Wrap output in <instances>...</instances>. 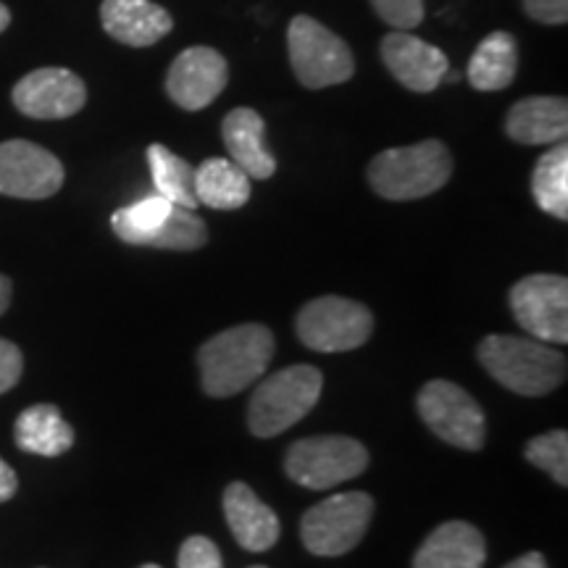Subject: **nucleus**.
<instances>
[{"instance_id":"obj_26","label":"nucleus","mask_w":568,"mask_h":568,"mask_svg":"<svg viewBox=\"0 0 568 568\" xmlns=\"http://www.w3.org/2000/svg\"><path fill=\"white\" fill-rule=\"evenodd\" d=\"M527 460L531 466L550 474L552 481L560 487L568 485V432L552 429L548 435H539L527 443Z\"/></svg>"},{"instance_id":"obj_10","label":"nucleus","mask_w":568,"mask_h":568,"mask_svg":"<svg viewBox=\"0 0 568 568\" xmlns=\"http://www.w3.org/2000/svg\"><path fill=\"white\" fill-rule=\"evenodd\" d=\"M416 406L424 424L447 445L474 453L485 447L487 416L464 387L445 379L426 382Z\"/></svg>"},{"instance_id":"obj_16","label":"nucleus","mask_w":568,"mask_h":568,"mask_svg":"<svg viewBox=\"0 0 568 568\" xmlns=\"http://www.w3.org/2000/svg\"><path fill=\"white\" fill-rule=\"evenodd\" d=\"M103 30L130 48H151L174 30V19L153 0H103Z\"/></svg>"},{"instance_id":"obj_14","label":"nucleus","mask_w":568,"mask_h":568,"mask_svg":"<svg viewBox=\"0 0 568 568\" xmlns=\"http://www.w3.org/2000/svg\"><path fill=\"white\" fill-rule=\"evenodd\" d=\"M230 80L224 55L209 45L187 48L176 55L166 74L169 98L184 111H201L222 95Z\"/></svg>"},{"instance_id":"obj_29","label":"nucleus","mask_w":568,"mask_h":568,"mask_svg":"<svg viewBox=\"0 0 568 568\" xmlns=\"http://www.w3.org/2000/svg\"><path fill=\"white\" fill-rule=\"evenodd\" d=\"M21 372H24V355L9 339H0V395L17 385Z\"/></svg>"},{"instance_id":"obj_22","label":"nucleus","mask_w":568,"mask_h":568,"mask_svg":"<svg viewBox=\"0 0 568 568\" xmlns=\"http://www.w3.org/2000/svg\"><path fill=\"white\" fill-rule=\"evenodd\" d=\"M197 203L216 211H237L251 201V176L232 159H209L195 169Z\"/></svg>"},{"instance_id":"obj_25","label":"nucleus","mask_w":568,"mask_h":568,"mask_svg":"<svg viewBox=\"0 0 568 568\" xmlns=\"http://www.w3.org/2000/svg\"><path fill=\"white\" fill-rule=\"evenodd\" d=\"M531 195L535 203L548 216H556L560 222L568 219V148L566 140L556 142L542 159L537 161L531 172Z\"/></svg>"},{"instance_id":"obj_12","label":"nucleus","mask_w":568,"mask_h":568,"mask_svg":"<svg viewBox=\"0 0 568 568\" xmlns=\"http://www.w3.org/2000/svg\"><path fill=\"white\" fill-rule=\"evenodd\" d=\"M63 184V163L30 140L0 142V195L45 201Z\"/></svg>"},{"instance_id":"obj_32","label":"nucleus","mask_w":568,"mask_h":568,"mask_svg":"<svg viewBox=\"0 0 568 568\" xmlns=\"http://www.w3.org/2000/svg\"><path fill=\"white\" fill-rule=\"evenodd\" d=\"M506 568H548V560H545L542 552H527V556L510 560Z\"/></svg>"},{"instance_id":"obj_1","label":"nucleus","mask_w":568,"mask_h":568,"mask_svg":"<svg viewBox=\"0 0 568 568\" xmlns=\"http://www.w3.org/2000/svg\"><path fill=\"white\" fill-rule=\"evenodd\" d=\"M274 355V335L264 324H243L219 332L197 353L203 389L211 397L243 393L261 379Z\"/></svg>"},{"instance_id":"obj_19","label":"nucleus","mask_w":568,"mask_h":568,"mask_svg":"<svg viewBox=\"0 0 568 568\" xmlns=\"http://www.w3.org/2000/svg\"><path fill=\"white\" fill-rule=\"evenodd\" d=\"M222 138L232 161L237 163L251 180H272L276 159L266 148V124L258 111L234 109L222 122Z\"/></svg>"},{"instance_id":"obj_33","label":"nucleus","mask_w":568,"mask_h":568,"mask_svg":"<svg viewBox=\"0 0 568 568\" xmlns=\"http://www.w3.org/2000/svg\"><path fill=\"white\" fill-rule=\"evenodd\" d=\"M9 305H11V280L0 274V316L9 311Z\"/></svg>"},{"instance_id":"obj_23","label":"nucleus","mask_w":568,"mask_h":568,"mask_svg":"<svg viewBox=\"0 0 568 568\" xmlns=\"http://www.w3.org/2000/svg\"><path fill=\"white\" fill-rule=\"evenodd\" d=\"M518 71V45L510 32H493L479 42L468 61V82L479 92L506 90Z\"/></svg>"},{"instance_id":"obj_9","label":"nucleus","mask_w":568,"mask_h":568,"mask_svg":"<svg viewBox=\"0 0 568 568\" xmlns=\"http://www.w3.org/2000/svg\"><path fill=\"white\" fill-rule=\"evenodd\" d=\"M297 337L316 353H345L368 343L374 316L364 303L324 295L305 303L295 322Z\"/></svg>"},{"instance_id":"obj_7","label":"nucleus","mask_w":568,"mask_h":568,"mask_svg":"<svg viewBox=\"0 0 568 568\" xmlns=\"http://www.w3.org/2000/svg\"><path fill=\"white\" fill-rule=\"evenodd\" d=\"M368 468V450L358 439L318 435L293 443L284 458L287 477L305 489H332L361 477Z\"/></svg>"},{"instance_id":"obj_3","label":"nucleus","mask_w":568,"mask_h":568,"mask_svg":"<svg viewBox=\"0 0 568 568\" xmlns=\"http://www.w3.org/2000/svg\"><path fill=\"white\" fill-rule=\"evenodd\" d=\"M453 174V153L443 140L389 148L368 163L366 176L385 201H418L443 190Z\"/></svg>"},{"instance_id":"obj_31","label":"nucleus","mask_w":568,"mask_h":568,"mask_svg":"<svg viewBox=\"0 0 568 568\" xmlns=\"http://www.w3.org/2000/svg\"><path fill=\"white\" fill-rule=\"evenodd\" d=\"M17 487H19L17 474H13V468L0 458V503L11 500V497L17 495Z\"/></svg>"},{"instance_id":"obj_2","label":"nucleus","mask_w":568,"mask_h":568,"mask_svg":"<svg viewBox=\"0 0 568 568\" xmlns=\"http://www.w3.org/2000/svg\"><path fill=\"white\" fill-rule=\"evenodd\" d=\"M477 355L497 385L516 395L542 397L566 379V355L539 339L487 335Z\"/></svg>"},{"instance_id":"obj_11","label":"nucleus","mask_w":568,"mask_h":568,"mask_svg":"<svg viewBox=\"0 0 568 568\" xmlns=\"http://www.w3.org/2000/svg\"><path fill=\"white\" fill-rule=\"evenodd\" d=\"M516 322L542 343H568V282L558 274H531L510 287Z\"/></svg>"},{"instance_id":"obj_18","label":"nucleus","mask_w":568,"mask_h":568,"mask_svg":"<svg viewBox=\"0 0 568 568\" xmlns=\"http://www.w3.org/2000/svg\"><path fill=\"white\" fill-rule=\"evenodd\" d=\"M487 542L477 527L466 521H447L437 527L414 558V568H481Z\"/></svg>"},{"instance_id":"obj_28","label":"nucleus","mask_w":568,"mask_h":568,"mask_svg":"<svg viewBox=\"0 0 568 568\" xmlns=\"http://www.w3.org/2000/svg\"><path fill=\"white\" fill-rule=\"evenodd\" d=\"M176 568H224V560L213 539L195 535L184 539Z\"/></svg>"},{"instance_id":"obj_27","label":"nucleus","mask_w":568,"mask_h":568,"mask_svg":"<svg viewBox=\"0 0 568 568\" xmlns=\"http://www.w3.org/2000/svg\"><path fill=\"white\" fill-rule=\"evenodd\" d=\"M376 17L395 30L410 32L424 21V0H372Z\"/></svg>"},{"instance_id":"obj_34","label":"nucleus","mask_w":568,"mask_h":568,"mask_svg":"<svg viewBox=\"0 0 568 568\" xmlns=\"http://www.w3.org/2000/svg\"><path fill=\"white\" fill-rule=\"evenodd\" d=\"M9 24H11V11L0 3V32L9 30Z\"/></svg>"},{"instance_id":"obj_5","label":"nucleus","mask_w":568,"mask_h":568,"mask_svg":"<svg viewBox=\"0 0 568 568\" xmlns=\"http://www.w3.org/2000/svg\"><path fill=\"white\" fill-rule=\"evenodd\" d=\"M324 376L314 366H287L258 385L251 408H247V426L255 437H276L295 426L314 410L322 397Z\"/></svg>"},{"instance_id":"obj_8","label":"nucleus","mask_w":568,"mask_h":568,"mask_svg":"<svg viewBox=\"0 0 568 568\" xmlns=\"http://www.w3.org/2000/svg\"><path fill=\"white\" fill-rule=\"evenodd\" d=\"M374 516V500L366 493H339L305 510L301 539L305 550L318 558L351 552L366 535Z\"/></svg>"},{"instance_id":"obj_20","label":"nucleus","mask_w":568,"mask_h":568,"mask_svg":"<svg viewBox=\"0 0 568 568\" xmlns=\"http://www.w3.org/2000/svg\"><path fill=\"white\" fill-rule=\"evenodd\" d=\"M506 132L521 145H556L568 134V103L566 98L535 95L518 101L508 111Z\"/></svg>"},{"instance_id":"obj_17","label":"nucleus","mask_w":568,"mask_h":568,"mask_svg":"<svg viewBox=\"0 0 568 568\" xmlns=\"http://www.w3.org/2000/svg\"><path fill=\"white\" fill-rule=\"evenodd\" d=\"M224 516L240 548L264 552L280 539V518L243 481H232L224 493Z\"/></svg>"},{"instance_id":"obj_24","label":"nucleus","mask_w":568,"mask_h":568,"mask_svg":"<svg viewBox=\"0 0 568 568\" xmlns=\"http://www.w3.org/2000/svg\"><path fill=\"white\" fill-rule=\"evenodd\" d=\"M148 166H151L155 193L166 197L169 203L182 205V209H197L195 197V166L169 151L161 142L148 148Z\"/></svg>"},{"instance_id":"obj_35","label":"nucleus","mask_w":568,"mask_h":568,"mask_svg":"<svg viewBox=\"0 0 568 568\" xmlns=\"http://www.w3.org/2000/svg\"><path fill=\"white\" fill-rule=\"evenodd\" d=\"M140 568H161V566H155V564H145V566H140Z\"/></svg>"},{"instance_id":"obj_6","label":"nucleus","mask_w":568,"mask_h":568,"mask_svg":"<svg viewBox=\"0 0 568 568\" xmlns=\"http://www.w3.org/2000/svg\"><path fill=\"white\" fill-rule=\"evenodd\" d=\"M287 51L297 82L308 90L335 88L355 74L347 42L314 17H295L290 21Z\"/></svg>"},{"instance_id":"obj_36","label":"nucleus","mask_w":568,"mask_h":568,"mask_svg":"<svg viewBox=\"0 0 568 568\" xmlns=\"http://www.w3.org/2000/svg\"><path fill=\"white\" fill-rule=\"evenodd\" d=\"M251 568H266V566H251Z\"/></svg>"},{"instance_id":"obj_4","label":"nucleus","mask_w":568,"mask_h":568,"mask_svg":"<svg viewBox=\"0 0 568 568\" xmlns=\"http://www.w3.org/2000/svg\"><path fill=\"white\" fill-rule=\"evenodd\" d=\"M116 237L126 245L159 251H197L209 243V226L190 209L169 203L159 193L124 205L111 216Z\"/></svg>"},{"instance_id":"obj_30","label":"nucleus","mask_w":568,"mask_h":568,"mask_svg":"<svg viewBox=\"0 0 568 568\" xmlns=\"http://www.w3.org/2000/svg\"><path fill=\"white\" fill-rule=\"evenodd\" d=\"M524 11L539 24L560 27L568 21V0H524Z\"/></svg>"},{"instance_id":"obj_13","label":"nucleus","mask_w":568,"mask_h":568,"mask_svg":"<svg viewBox=\"0 0 568 568\" xmlns=\"http://www.w3.org/2000/svg\"><path fill=\"white\" fill-rule=\"evenodd\" d=\"M13 105L30 119H69L88 103V88L74 71L48 67L21 77L11 92Z\"/></svg>"},{"instance_id":"obj_15","label":"nucleus","mask_w":568,"mask_h":568,"mask_svg":"<svg viewBox=\"0 0 568 568\" xmlns=\"http://www.w3.org/2000/svg\"><path fill=\"white\" fill-rule=\"evenodd\" d=\"M379 51L389 74L410 92L437 90L450 69V61L439 48L403 30L385 34Z\"/></svg>"},{"instance_id":"obj_21","label":"nucleus","mask_w":568,"mask_h":568,"mask_svg":"<svg viewBox=\"0 0 568 568\" xmlns=\"http://www.w3.org/2000/svg\"><path fill=\"white\" fill-rule=\"evenodd\" d=\"M13 439L24 453L55 458L74 445V429L51 403H38L21 410L13 424Z\"/></svg>"}]
</instances>
